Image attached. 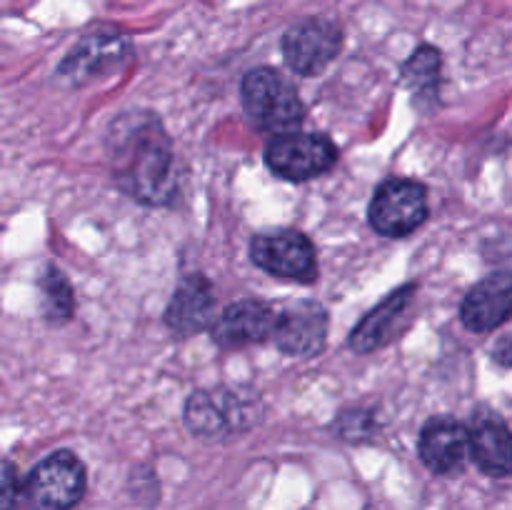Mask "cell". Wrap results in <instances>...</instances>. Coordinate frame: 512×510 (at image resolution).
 I'll return each instance as SVG.
<instances>
[{"instance_id":"obj_13","label":"cell","mask_w":512,"mask_h":510,"mask_svg":"<svg viewBox=\"0 0 512 510\" xmlns=\"http://www.w3.org/2000/svg\"><path fill=\"white\" fill-rule=\"evenodd\" d=\"M415 300V285H403V288L393 290L383 303L375 305L363 320L350 333L348 345L358 355L373 353V350L383 348L395 338L400 328L405 325L408 310Z\"/></svg>"},{"instance_id":"obj_3","label":"cell","mask_w":512,"mask_h":510,"mask_svg":"<svg viewBox=\"0 0 512 510\" xmlns=\"http://www.w3.org/2000/svg\"><path fill=\"white\" fill-rule=\"evenodd\" d=\"M258 398L233 388H210L190 395L185 405V425L200 440H228L255 423Z\"/></svg>"},{"instance_id":"obj_1","label":"cell","mask_w":512,"mask_h":510,"mask_svg":"<svg viewBox=\"0 0 512 510\" xmlns=\"http://www.w3.org/2000/svg\"><path fill=\"white\" fill-rule=\"evenodd\" d=\"M108 160L120 188L145 205H163L175 193V155L153 113L130 110L108 128Z\"/></svg>"},{"instance_id":"obj_17","label":"cell","mask_w":512,"mask_h":510,"mask_svg":"<svg viewBox=\"0 0 512 510\" xmlns=\"http://www.w3.org/2000/svg\"><path fill=\"white\" fill-rule=\"evenodd\" d=\"M440 50L433 48V45H420V48L413 50L408 60L403 63V83L413 90L418 98H425V95L438 93L440 83Z\"/></svg>"},{"instance_id":"obj_2","label":"cell","mask_w":512,"mask_h":510,"mask_svg":"<svg viewBox=\"0 0 512 510\" xmlns=\"http://www.w3.org/2000/svg\"><path fill=\"white\" fill-rule=\"evenodd\" d=\"M243 108L250 123L268 135H288L303 125L305 108L298 90L273 68H255L243 80Z\"/></svg>"},{"instance_id":"obj_11","label":"cell","mask_w":512,"mask_h":510,"mask_svg":"<svg viewBox=\"0 0 512 510\" xmlns=\"http://www.w3.org/2000/svg\"><path fill=\"white\" fill-rule=\"evenodd\" d=\"M512 318V270H498L468 290L460 320L473 333H490Z\"/></svg>"},{"instance_id":"obj_7","label":"cell","mask_w":512,"mask_h":510,"mask_svg":"<svg viewBox=\"0 0 512 510\" xmlns=\"http://www.w3.org/2000/svg\"><path fill=\"white\" fill-rule=\"evenodd\" d=\"M338 160V148L325 135L315 133H288L270 140L265 150V163L278 178L313 180L328 173Z\"/></svg>"},{"instance_id":"obj_20","label":"cell","mask_w":512,"mask_h":510,"mask_svg":"<svg viewBox=\"0 0 512 510\" xmlns=\"http://www.w3.org/2000/svg\"><path fill=\"white\" fill-rule=\"evenodd\" d=\"M495 360L503 365H512V338L500 340L498 348H495Z\"/></svg>"},{"instance_id":"obj_8","label":"cell","mask_w":512,"mask_h":510,"mask_svg":"<svg viewBox=\"0 0 512 510\" xmlns=\"http://www.w3.org/2000/svg\"><path fill=\"white\" fill-rule=\"evenodd\" d=\"M343 48V28L328 18H305L290 25L283 35V55L298 75H318L338 58Z\"/></svg>"},{"instance_id":"obj_5","label":"cell","mask_w":512,"mask_h":510,"mask_svg":"<svg viewBox=\"0 0 512 510\" xmlns=\"http://www.w3.org/2000/svg\"><path fill=\"white\" fill-rule=\"evenodd\" d=\"M23 493L33 510L75 508L85 493V465L68 450L48 455L30 470Z\"/></svg>"},{"instance_id":"obj_18","label":"cell","mask_w":512,"mask_h":510,"mask_svg":"<svg viewBox=\"0 0 512 510\" xmlns=\"http://www.w3.org/2000/svg\"><path fill=\"white\" fill-rule=\"evenodd\" d=\"M40 293H43V310L50 323H65L73 315L75 298L73 288L60 270L48 268L40 278Z\"/></svg>"},{"instance_id":"obj_10","label":"cell","mask_w":512,"mask_h":510,"mask_svg":"<svg viewBox=\"0 0 512 510\" xmlns=\"http://www.w3.org/2000/svg\"><path fill=\"white\" fill-rule=\"evenodd\" d=\"M283 353L310 358L325 348L328 340V313L315 300H295L275 310L273 335Z\"/></svg>"},{"instance_id":"obj_19","label":"cell","mask_w":512,"mask_h":510,"mask_svg":"<svg viewBox=\"0 0 512 510\" xmlns=\"http://www.w3.org/2000/svg\"><path fill=\"white\" fill-rule=\"evenodd\" d=\"M0 510H20L18 475L10 463L0 460Z\"/></svg>"},{"instance_id":"obj_14","label":"cell","mask_w":512,"mask_h":510,"mask_svg":"<svg viewBox=\"0 0 512 510\" xmlns=\"http://www.w3.org/2000/svg\"><path fill=\"white\" fill-rule=\"evenodd\" d=\"M213 320L215 295L208 278L198 273L185 275L178 283V288H175L173 298H170L168 310H165V325L178 338H188V335L210 328Z\"/></svg>"},{"instance_id":"obj_12","label":"cell","mask_w":512,"mask_h":510,"mask_svg":"<svg viewBox=\"0 0 512 510\" xmlns=\"http://www.w3.org/2000/svg\"><path fill=\"white\" fill-rule=\"evenodd\" d=\"M418 450L433 473L453 475L470 458V430L455 418H433L420 430Z\"/></svg>"},{"instance_id":"obj_4","label":"cell","mask_w":512,"mask_h":510,"mask_svg":"<svg viewBox=\"0 0 512 510\" xmlns=\"http://www.w3.org/2000/svg\"><path fill=\"white\" fill-rule=\"evenodd\" d=\"M370 228L385 238H405L428 218V190L410 178H390L370 200Z\"/></svg>"},{"instance_id":"obj_15","label":"cell","mask_w":512,"mask_h":510,"mask_svg":"<svg viewBox=\"0 0 512 510\" xmlns=\"http://www.w3.org/2000/svg\"><path fill=\"white\" fill-rule=\"evenodd\" d=\"M275 310L263 300H238L228 305L218 320L210 325L213 340L220 348H243L250 343H263L273 335Z\"/></svg>"},{"instance_id":"obj_9","label":"cell","mask_w":512,"mask_h":510,"mask_svg":"<svg viewBox=\"0 0 512 510\" xmlns=\"http://www.w3.org/2000/svg\"><path fill=\"white\" fill-rule=\"evenodd\" d=\"M130 40L115 28H95L85 33L75 43V48L65 55L58 75L70 85H85L90 80L118 70L128 60Z\"/></svg>"},{"instance_id":"obj_6","label":"cell","mask_w":512,"mask_h":510,"mask_svg":"<svg viewBox=\"0 0 512 510\" xmlns=\"http://www.w3.org/2000/svg\"><path fill=\"white\" fill-rule=\"evenodd\" d=\"M250 258L260 270L295 283H315L318 258L315 248L298 230H273L250 240Z\"/></svg>"},{"instance_id":"obj_16","label":"cell","mask_w":512,"mask_h":510,"mask_svg":"<svg viewBox=\"0 0 512 510\" xmlns=\"http://www.w3.org/2000/svg\"><path fill=\"white\" fill-rule=\"evenodd\" d=\"M470 430V458L485 475L505 478L512 473V433L495 413L478 415Z\"/></svg>"}]
</instances>
